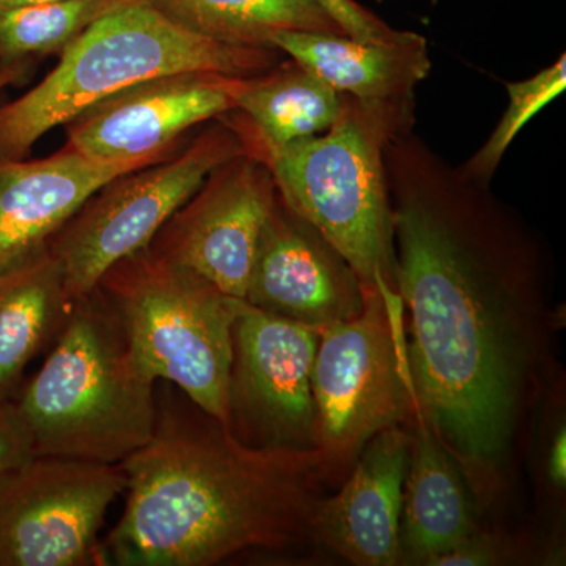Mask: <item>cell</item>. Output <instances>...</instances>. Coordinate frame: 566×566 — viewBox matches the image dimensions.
I'll use <instances>...</instances> for the list:
<instances>
[{"label": "cell", "mask_w": 566, "mask_h": 566, "mask_svg": "<svg viewBox=\"0 0 566 566\" xmlns=\"http://www.w3.org/2000/svg\"><path fill=\"white\" fill-rule=\"evenodd\" d=\"M385 167L417 408L476 504L490 505L553 364L547 256L488 182L415 129L386 142Z\"/></svg>", "instance_id": "obj_1"}, {"label": "cell", "mask_w": 566, "mask_h": 566, "mask_svg": "<svg viewBox=\"0 0 566 566\" xmlns=\"http://www.w3.org/2000/svg\"><path fill=\"white\" fill-rule=\"evenodd\" d=\"M120 465L128 495L104 565L211 566L248 551L282 553L315 539L323 485L335 475L322 450L245 446L199 406L158 411L150 442Z\"/></svg>", "instance_id": "obj_2"}, {"label": "cell", "mask_w": 566, "mask_h": 566, "mask_svg": "<svg viewBox=\"0 0 566 566\" xmlns=\"http://www.w3.org/2000/svg\"><path fill=\"white\" fill-rule=\"evenodd\" d=\"M98 289L71 305L39 374L13 401L33 455L122 464L155 434V385Z\"/></svg>", "instance_id": "obj_3"}, {"label": "cell", "mask_w": 566, "mask_h": 566, "mask_svg": "<svg viewBox=\"0 0 566 566\" xmlns=\"http://www.w3.org/2000/svg\"><path fill=\"white\" fill-rule=\"evenodd\" d=\"M40 84L0 107V158L22 159L61 125L115 93L177 73L251 77L283 61L275 48L207 39L170 20L150 0L112 11L63 48Z\"/></svg>", "instance_id": "obj_4"}, {"label": "cell", "mask_w": 566, "mask_h": 566, "mask_svg": "<svg viewBox=\"0 0 566 566\" xmlns=\"http://www.w3.org/2000/svg\"><path fill=\"white\" fill-rule=\"evenodd\" d=\"M411 107L379 106L345 95L327 132L255 153L283 202L345 256L364 285L397 293L385 147L415 128Z\"/></svg>", "instance_id": "obj_5"}, {"label": "cell", "mask_w": 566, "mask_h": 566, "mask_svg": "<svg viewBox=\"0 0 566 566\" xmlns=\"http://www.w3.org/2000/svg\"><path fill=\"white\" fill-rule=\"evenodd\" d=\"M96 289L147 370L229 428L232 331L243 300L151 245L114 264Z\"/></svg>", "instance_id": "obj_6"}, {"label": "cell", "mask_w": 566, "mask_h": 566, "mask_svg": "<svg viewBox=\"0 0 566 566\" xmlns=\"http://www.w3.org/2000/svg\"><path fill=\"white\" fill-rule=\"evenodd\" d=\"M312 394L316 449L335 474L354 464L379 431L415 420L417 401L397 293L365 285L360 314L319 333Z\"/></svg>", "instance_id": "obj_7"}, {"label": "cell", "mask_w": 566, "mask_h": 566, "mask_svg": "<svg viewBox=\"0 0 566 566\" xmlns=\"http://www.w3.org/2000/svg\"><path fill=\"white\" fill-rule=\"evenodd\" d=\"M181 153L104 185L48 241L71 303L95 292L114 264L148 248L212 170L245 153L223 118Z\"/></svg>", "instance_id": "obj_8"}, {"label": "cell", "mask_w": 566, "mask_h": 566, "mask_svg": "<svg viewBox=\"0 0 566 566\" xmlns=\"http://www.w3.org/2000/svg\"><path fill=\"white\" fill-rule=\"evenodd\" d=\"M120 464L33 455L0 476V566L104 565L98 536Z\"/></svg>", "instance_id": "obj_9"}, {"label": "cell", "mask_w": 566, "mask_h": 566, "mask_svg": "<svg viewBox=\"0 0 566 566\" xmlns=\"http://www.w3.org/2000/svg\"><path fill=\"white\" fill-rule=\"evenodd\" d=\"M319 333L240 301L229 381V430L249 447L316 449L312 394Z\"/></svg>", "instance_id": "obj_10"}, {"label": "cell", "mask_w": 566, "mask_h": 566, "mask_svg": "<svg viewBox=\"0 0 566 566\" xmlns=\"http://www.w3.org/2000/svg\"><path fill=\"white\" fill-rule=\"evenodd\" d=\"M277 188L266 164L243 153L208 175L151 248L243 300Z\"/></svg>", "instance_id": "obj_11"}, {"label": "cell", "mask_w": 566, "mask_h": 566, "mask_svg": "<svg viewBox=\"0 0 566 566\" xmlns=\"http://www.w3.org/2000/svg\"><path fill=\"white\" fill-rule=\"evenodd\" d=\"M234 80L177 73L140 82L71 120L65 148L103 163L167 158L182 133L234 111Z\"/></svg>", "instance_id": "obj_12"}, {"label": "cell", "mask_w": 566, "mask_h": 566, "mask_svg": "<svg viewBox=\"0 0 566 566\" xmlns=\"http://www.w3.org/2000/svg\"><path fill=\"white\" fill-rule=\"evenodd\" d=\"M364 300L365 285L352 264L277 191L256 249L245 303L323 331L359 315Z\"/></svg>", "instance_id": "obj_13"}, {"label": "cell", "mask_w": 566, "mask_h": 566, "mask_svg": "<svg viewBox=\"0 0 566 566\" xmlns=\"http://www.w3.org/2000/svg\"><path fill=\"white\" fill-rule=\"evenodd\" d=\"M412 431L392 424L360 450L352 474L316 509L314 538L357 566L401 565L400 520Z\"/></svg>", "instance_id": "obj_14"}, {"label": "cell", "mask_w": 566, "mask_h": 566, "mask_svg": "<svg viewBox=\"0 0 566 566\" xmlns=\"http://www.w3.org/2000/svg\"><path fill=\"white\" fill-rule=\"evenodd\" d=\"M158 161L103 163L69 148L35 161L0 158V266L46 244L114 178Z\"/></svg>", "instance_id": "obj_15"}, {"label": "cell", "mask_w": 566, "mask_h": 566, "mask_svg": "<svg viewBox=\"0 0 566 566\" xmlns=\"http://www.w3.org/2000/svg\"><path fill=\"white\" fill-rule=\"evenodd\" d=\"M273 46L356 102L416 107L417 85L430 74L424 36L411 32L392 43H367L337 33L282 31Z\"/></svg>", "instance_id": "obj_16"}, {"label": "cell", "mask_w": 566, "mask_h": 566, "mask_svg": "<svg viewBox=\"0 0 566 566\" xmlns=\"http://www.w3.org/2000/svg\"><path fill=\"white\" fill-rule=\"evenodd\" d=\"M476 531L471 490L417 408L401 506V565L434 566Z\"/></svg>", "instance_id": "obj_17"}, {"label": "cell", "mask_w": 566, "mask_h": 566, "mask_svg": "<svg viewBox=\"0 0 566 566\" xmlns=\"http://www.w3.org/2000/svg\"><path fill=\"white\" fill-rule=\"evenodd\" d=\"M233 102L237 117L222 118L255 155L327 132L344 112L345 95L289 57L266 73L237 77Z\"/></svg>", "instance_id": "obj_18"}, {"label": "cell", "mask_w": 566, "mask_h": 566, "mask_svg": "<svg viewBox=\"0 0 566 566\" xmlns=\"http://www.w3.org/2000/svg\"><path fill=\"white\" fill-rule=\"evenodd\" d=\"M71 305L48 243L0 266V403L11 401L33 357L61 334Z\"/></svg>", "instance_id": "obj_19"}, {"label": "cell", "mask_w": 566, "mask_h": 566, "mask_svg": "<svg viewBox=\"0 0 566 566\" xmlns=\"http://www.w3.org/2000/svg\"><path fill=\"white\" fill-rule=\"evenodd\" d=\"M182 28L207 39L249 48H274V33L344 31L311 0H150Z\"/></svg>", "instance_id": "obj_20"}, {"label": "cell", "mask_w": 566, "mask_h": 566, "mask_svg": "<svg viewBox=\"0 0 566 566\" xmlns=\"http://www.w3.org/2000/svg\"><path fill=\"white\" fill-rule=\"evenodd\" d=\"M140 0H55L0 11V69L32 54L62 51L112 11Z\"/></svg>", "instance_id": "obj_21"}, {"label": "cell", "mask_w": 566, "mask_h": 566, "mask_svg": "<svg viewBox=\"0 0 566 566\" xmlns=\"http://www.w3.org/2000/svg\"><path fill=\"white\" fill-rule=\"evenodd\" d=\"M566 88V55L562 54L553 65L539 71L535 76L520 82L506 84L509 106L502 115L501 122L488 137L485 144L479 148L461 169L476 181L491 185L506 150L517 134L523 132L532 118L543 107L556 99Z\"/></svg>", "instance_id": "obj_22"}, {"label": "cell", "mask_w": 566, "mask_h": 566, "mask_svg": "<svg viewBox=\"0 0 566 566\" xmlns=\"http://www.w3.org/2000/svg\"><path fill=\"white\" fill-rule=\"evenodd\" d=\"M344 31L346 36L367 43H392L409 35V31L390 28L374 11L365 9L357 0H311Z\"/></svg>", "instance_id": "obj_23"}, {"label": "cell", "mask_w": 566, "mask_h": 566, "mask_svg": "<svg viewBox=\"0 0 566 566\" xmlns=\"http://www.w3.org/2000/svg\"><path fill=\"white\" fill-rule=\"evenodd\" d=\"M515 545L497 532H474L455 549L438 558L434 566H490L504 565L515 558Z\"/></svg>", "instance_id": "obj_24"}, {"label": "cell", "mask_w": 566, "mask_h": 566, "mask_svg": "<svg viewBox=\"0 0 566 566\" xmlns=\"http://www.w3.org/2000/svg\"><path fill=\"white\" fill-rule=\"evenodd\" d=\"M33 457L32 438L13 401L0 403V476Z\"/></svg>", "instance_id": "obj_25"}, {"label": "cell", "mask_w": 566, "mask_h": 566, "mask_svg": "<svg viewBox=\"0 0 566 566\" xmlns=\"http://www.w3.org/2000/svg\"><path fill=\"white\" fill-rule=\"evenodd\" d=\"M545 476L547 488L557 495L565 493L566 488V428L558 423L547 441L545 453Z\"/></svg>", "instance_id": "obj_26"}, {"label": "cell", "mask_w": 566, "mask_h": 566, "mask_svg": "<svg viewBox=\"0 0 566 566\" xmlns=\"http://www.w3.org/2000/svg\"><path fill=\"white\" fill-rule=\"evenodd\" d=\"M21 73L22 66L20 63L0 69V91H2L3 87H7V85L11 84V82L17 81L18 77L21 76Z\"/></svg>", "instance_id": "obj_27"}, {"label": "cell", "mask_w": 566, "mask_h": 566, "mask_svg": "<svg viewBox=\"0 0 566 566\" xmlns=\"http://www.w3.org/2000/svg\"><path fill=\"white\" fill-rule=\"evenodd\" d=\"M55 2V0H0V11L21 9V7L41 6V3Z\"/></svg>", "instance_id": "obj_28"}, {"label": "cell", "mask_w": 566, "mask_h": 566, "mask_svg": "<svg viewBox=\"0 0 566 566\" xmlns=\"http://www.w3.org/2000/svg\"><path fill=\"white\" fill-rule=\"evenodd\" d=\"M376 2H382V0H376Z\"/></svg>", "instance_id": "obj_29"}]
</instances>
